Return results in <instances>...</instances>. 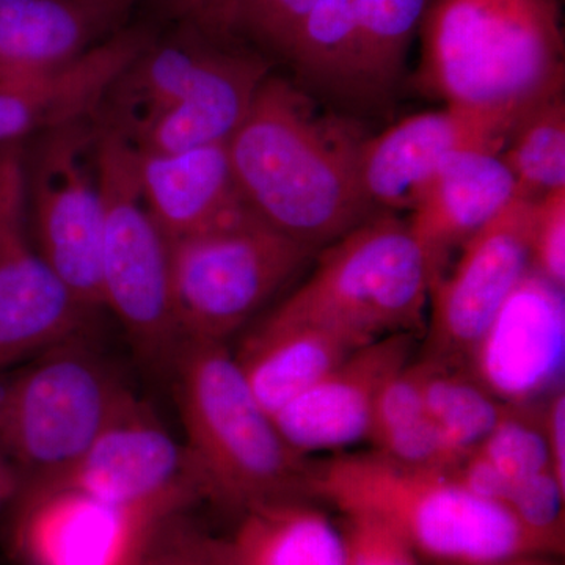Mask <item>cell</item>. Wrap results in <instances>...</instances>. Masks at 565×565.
Returning a JSON list of instances; mask_svg holds the SVG:
<instances>
[{"mask_svg": "<svg viewBox=\"0 0 565 565\" xmlns=\"http://www.w3.org/2000/svg\"><path fill=\"white\" fill-rule=\"evenodd\" d=\"M360 145L291 82L269 74L226 151L245 207L319 252L375 215L360 180Z\"/></svg>", "mask_w": 565, "mask_h": 565, "instance_id": "cell-1", "label": "cell"}, {"mask_svg": "<svg viewBox=\"0 0 565 565\" xmlns=\"http://www.w3.org/2000/svg\"><path fill=\"white\" fill-rule=\"evenodd\" d=\"M269 63L185 24L140 52L110 85L96 114L137 151L172 154L228 141L250 109Z\"/></svg>", "mask_w": 565, "mask_h": 565, "instance_id": "cell-2", "label": "cell"}, {"mask_svg": "<svg viewBox=\"0 0 565 565\" xmlns=\"http://www.w3.org/2000/svg\"><path fill=\"white\" fill-rule=\"evenodd\" d=\"M169 374L204 500L237 515L253 505L311 498L315 462L282 438L226 343L185 338Z\"/></svg>", "mask_w": 565, "mask_h": 565, "instance_id": "cell-3", "label": "cell"}, {"mask_svg": "<svg viewBox=\"0 0 565 565\" xmlns=\"http://www.w3.org/2000/svg\"><path fill=\"white\" fill-rule=\"evenodd\" d=\"M418 84L448 106L520 117L564 90L561 0H433Z\"/></svg>", "mask_w": 565, "mask_h": 565, "instance_id": "cell-4", "label": "cell"}, {"mask_svg": "<svg viewBox=\"0 0 565 565\" xmlns=\"http://www.w3.org/2000/svg\"><path fill=\"white\" fill-rule=\"evenodd\" d=\"M310 497L341 514L381 520L416 555L448 565H493L548 555L503 505L478 497L449 471L394 462L381 452L315 462Z\"/></svg>", "mask_w": 565, "mask_h": 565, "instance_id": "cell-5", "label": "cell"}, {"mask_svg": "<svg viewBox=\"0 0 565 565\" xmlns=\"http://www.w3.org/2000/svg\"><path fill=\"white\" fill-rule=\"evenodd\" d=\"M437 277L408 223L375 214L322 248L310 278L266 318L313 323L363 343L418 334Z\"/></svg>", "mask_w": 565, "mask_h": 565, "instance_id": "cell-6", "label": "cell"}, {"mask_svg": "<svg viewBox=\"0 0 565 565\" xmlns=\"http://www.w3.org/2000/svg\"><path fill=\"white\" fill-rule=\"evenodd\" d=\"M88 333L0 373V449L22 481L65 470L131 399Z\"/></svg>", "mask_w": 565, "mask_h": 565, "instance_id": "cell-7", "label": "cell"}, {"mask_svg": "<svg viewBox=\"0 0 565 565\" xmlns=\"http://www.w3.org/2000/svg\"><path fill=\"white\" fill-rule=\"evenodd\" d=\"M98 128L103 307L117 316L137 355L169 373L185 340L174 310L169 241L141 195L136 151L120 134Z\"/></svg>", "mask_w": 565, "mask_h": 565, "instance_id": "cell-8", "label": "cell"}, {"mask_svg": "<svg viewBox=\"0 0 565 565\" xmlns=\"http://www.w3.org/2000/svg\"><path fill=\"white\" fill-rule=\"evenodd\" d=\"M169 245L182 334L218 343L243 329L318 253L248 210Z\"/></svg>", "mask_w": 565, "mask_h": 565, "instance_id": "cell-9", "label": "cell"}, {"mask_svg": "<svg viewBox=\"0 0 565 565\" xmlns=\"http://www.w3.org/2000/svg\"><path fill=\"white\" fill-rule=\"evenodd\" d=\"M98 132L96 118L70 122L41 134L31 161L25 159L36 252L93 311L104 308Z\"/></svg>", "mask_w": 565, "mask_h": 565, "instance_id": "cell-10", "label": "cell"}, {"mask_svg": "<svg viewBox=\"0 0 565 565\" xmlns=\"http://www.w3.org/2000/svg\"><path fill=\"white\" fill-rule=\"evenodd\" d=\"M185 509L117 505L44 481H22L7 505L6 542L17 565H136L156 531Z\"/></svg>", "mask_w": 565, "mask_h": 565, "instance_id": "cell-11", "label": "cell"}, {"mask_svg": "<svg viewBox=\"0 0 565 565\" xmlns=\"http://www.w3.org/2000/svg\"><path fill=\"white\" fill-rule=\"evenodd\" d=\"M533 204L515 199L462 245L451 273L435 280L424 359L468 367L494 316L531 269Z\"/></svg>", "mask_w": 565, "mask_h": 565, "instance_id": "cell-12", "label": "cell"}, {"mask_svg": "<svg viewBox=\"0 0 565 565\" xmlns=\"http://www.w3.org/2000/svg\"><path fill=\"white\" fill-rule=\"evenodd\" d=\"M28 481L71 487L126 508L169 504L188 509L204 500L184 444L136 394L70 467Z\"/></svg>", "mask_w": 565, "mask_h": 565, "instance_id": "cell-13", "label": "cell"}, {"mask_svg": "<svg viewBox=\"0 0 565 565\" xmlns=\"http://www.w3.org/2000/svg\"><path fill=\"white\" fill-rule=\"evenodd\" d=\"M564 288L531 267L505 299L468 362L508 405L542 403L564 386Z\"/></svg>", "mask_w": 565, "mask_h": 565, "instance_id": "cell-14", "label": "cell"}, {"mask_svg": "<svg viewBox=\"0 0 565 565\" xmlns=\"http://www.w3.org/2000/svg\"><path fill=\"white\" fill-rule=\"evenodd\" d=\"M25 182L0 221V373L88 333L96 311L70 291L29 243Z\"/></svg>", "mask_w": 565, "mask_h": 565, "instance_id": "cell-15", "label": "cell"}, {"mask_svg": "<svg viewBox=\"0 0 565 565\" xmlns=\"http://www.w3.org/2000/svg\"><path fill=\"white\" fill-rule=\"evenodd\" d=\"M514 115L446 106L397 121L374 139L362 140L360 180L375 210H412L416 193L451 152H501Z\"/></svg>", "mask_w": 565, "mask_h": 565, "instance_id": "cell-16", "label": "cell"}, {"mask_svg": "<svg viewBox=\"0 0 565 565\" xmlns=\"http://www.w3.org/2000/svg\"><path fill=\"white\" fill-rule=\"evenodd\" d=\"M414 333L379 338L355 349L321 381L275 412L282 438L300 455L340 449L367 438L386 382L412 362Z\"/></svg>", "mask_w": 565, "mask_h": 565, "instance_id": "cell-17", "label": "cell"}, {"mask_svg": "<svg viewBox=\"0 0 565 565\" xmlns=\"http://www.w3.org/2000/svg\"><path fill=\"white\" fill-rule=\"evenodd\" d=\"M152 40L145 28L125 29L50 76L0 84V145L95 118L110 85Z\"/></svg>", "mask_w": 565, "mask_h": 565, "instance_id": "cell-18", "label": "cell"}, {"mask_svg": "<svg viewBox=\"0 0 565 565\" xmlns=\"http://www.w3.org/2000/svg\"><path fill=\"white\" fill-rule=\"evenodd\" d=\"M515 199V180L500 152L460 150L424 182L407 223L440 277L451 252Z\"/></svg>", "mask_w": 565, "mask_h": 565, "instance_id": "cell-19", "label": "cell"}, {"mask_svg": "<svg viewBox=\"0 0 565 565\" xmlns=\"http://www.w3.org/2000/svg\"><path fill=\"white\" fill-rule=\"evenodd\" d=\"M134 151L141 195L169 243L247 210L234 182L226 141L172 154Z\"/></svg>", "mask_w": 565, "mask_h": 565, "instance_id": "cell-20", "label": "cell"}, {"mask_svg": "<svg viewBox=\"0 0 565 565\" xmlns=\"http://www.w3.org/2000/svg\"><path fill=\"white\" fill-rule=\"evenodd\" d=\"M117 22L98 0H0V84L65 68Z\"/></svg>", "mask_w": 565, "mask_h": 565, "instance_id": "cell-21", "label": "cell"}, {"mask_svg": "<svg viewBox=\"0 0 565 565\" xmlns=\"http://www.w3.org/2000/svg\"><path fill=\"white\" fill-rule=\"evenodd\" d=\"M364 344L313 323L264 318L233 356L256 399L273 416Z\"/></svg>", "mask_w": 565, "mask_h": 565, "instance_id": "cell-22", "label": "cell"}, {"mask_svg": "<svg viewBox=\"0 0 565 565\" xmlns=\"http://www.w3.org/2000/svg\"><path fill=\"white\" fill-rule=\"evenodd\" d=\"M212 542L223 565H348L341 526L311 498L245 509L232 533Z\"/></svg>", "mask_w": 565, "mask_h": 565, "instance_id": "cell-23", "label": "cell"}, {"mask_svg": "<svg viewBox=\"0 0 565 565\" xmlns=\"http://www.w3.org/2000/svg\"><path fill=\"white\" fill-rule=\"evenodd\" d=\"M367 438L375 451L407 467L451 473L460 462L427 415L422 360L405 364L386 382L374 405Z\"/></svg>", "mask_w": 565, "mask_h": 565, "instance_id": "cell-24", "label": "cell"}, {"mask_svg": "<svg viewBox=\"0 0 565 565\" xmlns=\"http://www.w3.org/2000/svg\"><path fill=\"white\" fill-rule=\"evenodd\" d=\"M367 0H315L285 58L303 82L352 104L356 43Z\"/></svg>", "mask_w": 565, "mask_h": 565, "instance_id": "cell-25", "label": "cell"}, {"mask_svg": "<svg viewBox=\"0 0 565 565\" xmlns=\"http://www.w3.org/2000/svg\"><path fill=\"white\" fill-rule=\"evenodd\" d=\"M430 3L433 0H367L356 43L352 106H382L392 98Z\"/></svg>", "mask_w": 565, "mask_h": 565, "instance_id": "cell-26", "label": "cell"}, {"mask_svg": "<svg viewBox=\"0 0 565 565\" xmlns=\"http://www.w3.org/2000/svg\"><path fill=\"white\" fill-rule=\"evenodd\" d=\"M427 415L462 460L489 437L509 405L501 403L468 367L423 359Z\"/></svg>", "mask_w": 565, "mask_h": 565, "instance_id": "cell-27", "label": "cell"}, {"mask_svg": "<svg viewBox=\"0 0 565 565\" xmlns=\"http://www.w3.org/2000/svg\"><path fill=\"white\" fill-rule=\"evenodd\" d=\"M515 180L516 199L537 202L565 188L564 90L523 111L500 152Z\"/></svg>", "mask_w": 565, "mask_h": 565, "instance_id": "cell-28", "label": "cell"}, {"mask_svg": "<svg viewBox=\"0 0 565 565\" xmlns=\"http://www.w3.org/2000/svg\"><path fill=\"white\" fill-rule=\"evenodd\" d=\"M544 403L509 405L489 437L475 449L508 482L511 490L523 479L552 471L545 437Z\"/></svg>", "mask_w": 565, "mask_h": 565, "instance_id": "cell-29", "label": "cell"}, {"mask_svg": "<svg viewBox=\"0 0 565 565\" xmlns=\"http://www.w3.org/2000/svg\"><path fill=\"white\" fill-rule=\"evenodd\" d=\"M315 0H236L234 29H244L285 57Z\"/></svg>", "mask_w": 565, "mask_h": 565, "instance_id": "cell-30", "label": "cell"}, {"mask_svg": "<svg viewBox=\"0 0 565 565\" xmlns=\"http://www.w3.org/2000/svg\"><path fill=\"white\" fill-rule=\"evenodd\" d=\"M341 531L348 565H419L415 550L374 516L344 514Z\"/></svg>", "mask_w": 565, "mask_h": 565, "instance_id": "cell-31", "label": "cell"}, {"mask_svg": "<svg viewBox=\"0 0 565 565\" xmlns=\"http://www.w3.org/2000/svg\"><path fill=\"white\" fill-rule=\"evenodd\" d=\"M531 267L546 280L565 286V188L533 204Z\"/></svg>", "mask_w": 565, "mask_h": 565, "instance_id": "cell-32", "label": "cell"}, {"mask_svg": "<svg viewBox=\"0 0 565 565\" xmlns=\"http://www.w3.org/2000/svg\"><path fill=\"white\" fill-rule=\"evenodd\" d=\"M136 565H223L215 553L212 535L184 519V512L170 516L156 531L150 545Z\"/></svg>", "mask_w": 565, "mask_h": 565, "instance_id": "cell-33", "label": "cell"}, {"mask_svg": "<svg viewBox=\"0 0 565 565\" xmlns=\"http://www.w3.org/2000/svg\"><path fill=\"white\" fill-rule=\"evenodd\" d=\"M162 6L184 24L214 35L228 36L234 31L236 0H161Z\"/></svg>", "mask_w": 565, "mask_h": 565, "instance_id": "cell-34", "label": "cell"}, {"mask_svg": "<svg viewBox=\"0 0 565 565\" xmlns=\"http://www.w3.org/2000/svg\"><path fill=\"white\" fill-rule=\"evenodd\" d=\"M544 426L546 445L553 475L565 487V393L557 390L544 403Z\"/></svg>", "mask_w": 565, "mask_h": 565, "instance_id": "cell-35", "label": "cell"}, {"mask_svg": "<svg viewBox=\"0 0 565 565\" xmlns=\"http://www.w3.org/2000/svg\"><path fill=\"white\" fill-rule=\"evenodd\" d=\"M25 182V152L22 141L0 145V221L14 189Z\"/></svg>", "mask_w": 565, "mask_h": 565, "instance_id": "cell-36", "label": "cell"}, {"mask_svg": "<svg viewBox=\"0 0 565 565\" xmlns=\"http://www.w3.org/2000/svg\"><path fill=\"white\" fill-rule=\"evenodd\" d=\"M98 2L102 3L104 9L109 11L115 20L120 21L122 14L128 11L129 7H131L136 0H98Z\"/></svg>", "mask_w": 565, "mask_h": 565, "instance_id": "cell-37", "label": "cell"}, {"mask_svg": "<svg viewBox=\"0 0 565 565\" xmlns=\"http://www.w3.org/2000/svg\"><path fill=\"white\" fill-rule=\"evenodd\" d=\"M493 565H552L548 563H544V561H539L537 557H523V559H514L508 561V563H500Z\"/></svg>", "mask_w": 565, "mask_h": 565, "instance_id": "cell-38", "label": "cell"}]
</instances>
